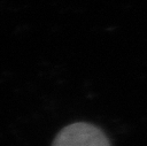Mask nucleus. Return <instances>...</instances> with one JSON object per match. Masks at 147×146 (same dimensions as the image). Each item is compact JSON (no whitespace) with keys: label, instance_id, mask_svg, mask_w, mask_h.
Masks as SVG:
<instances>
[{"label":"nucleus","instance_id":"nucleus-1","mask_svg":"<svg viewBox=\"0 0 147 146\" xmlns=\"http://www.w3.org/2000/svg\"><path fill=\"white\" fill-rule=\"evenodd\" d=\"M52 146H110V143L98 126L86 122H76L63 128Z\"/></svg>","mask_w":147,"mask_h":146}]
</instances>
